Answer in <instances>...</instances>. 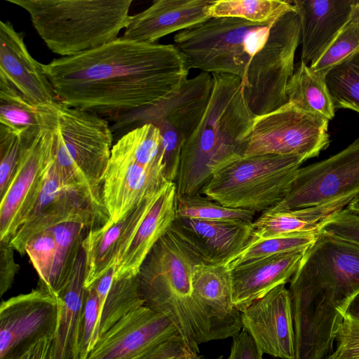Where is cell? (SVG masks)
<instances>
[{"mask_svg":"<svg viewBox=\"0 0 359 359\" xmlns=\"http://www.w3.org/2000/svg\"><path fill=\"white\" fill-rule=\"evenodd\" d=\"M59 102L113 118L163 102L189 69L172 44L118 37L102 46L44 65Z\"/></svg>","mask_w":359,"mask_h":359,"instance_id":"6da1fadb","label":"cell"},{"mask_svg":"<svg viewBox=\"0 0 359 359\" xmlns=\"http://www.w3.org/2000/svg\"><path fill=\"white\" fill-rule=\"evenodd\" d=\"M295 359H325L359 293V245L320 233L290 281Z\"/></svg>","mask_w":359,"mask_h":359,"instance_id":"7a4b0ae2","label":"cell"},{"mask_svg":"<svg viewBox=\"0 0 359 359\" xmlns=\"http://www.w3.org/2000/svg\"><path fill=\"white\" fill-rule=\"evenodd\" d=\"M212 75L207 108L182 148L175 181L177 197L199 193L215 173L243 157V142L256 116L245 100L241 77Z\"/></svg>","mask_w":359,"mask_h":359,"instance_id":"3957f363","label":"cell"},{"mask_svg":"<svg viewBox=\"0 0 359 359\" xmlns=\"http://www.w3.org/2000/svg\"><path fill=\"white\" fill-rule=\"evenodd\" d=\"M199 255L169 228L142 262L137 278L144 306L165 316L189 347L218 340L212 325L194 297V266Z\"/></svg>","mask_w":359,"mask_h":359,"instance_id":"277c9868","label":"cell"},{"mask_svg":"<svg viewBox=\"0 0 359 359\" xmlns=\"http://www.w3.org/2000/svg\"><path fill=\"white\" fill-rule=\"evenodd\" d=\"M26 11L48 49L69 57L117 39L132 0H6Z\"/></svg>","mask_w":359,"mask_h":359,"instance_id":"5b68a950","label":"cell"},{"mask_svg":"<svg viewBox=\"0 0 359 359\" xmlns=\"http://www.w3.org/2000/svg\"><path fill=\"white\" fill-rule=\"evenodd\" d=\"M53 170L65 187L76 189L105 208L103 180L112 149L113 131L107 119L57 102ZM106 209V208H105Z\"/></svg>","mask_w":359,"mask_h":359,"instance_id":"8992f818","label":"cell"},{"mask_svg":"<svg viewBox=\"0 0 359 359\" xmlns=\"http://www.w3.org/2000/svg\"><path fill=\"white\" fill-rule=\"evenodd\" d=\"M272 27L236 18H210L177 32L174 45L188 68L245 78L248 64Z\"/></svg>","mask_w":359,"mask_h":359,"instance_id":"52a82bcc","label":"cell"},{"mask_svg":"<svg viewBox=\"0 0 359 359\" xmlns=\"http://www.w3.org/2000/svg\"><path fill=\"white\" fill-rule=\"evenodd\" d=\"M306 161L298 156H243L215 173L200 193L225 207L264 212L286 196Z\"/></svg>","mask_w":359,"mask_h":359,"instance_id":"ba28073f","label":"cell"},{"mask_svg":"<svg viewBox=\"0 0 359 359\" xmlns=\"http://www.w3.org/2000/svg\"><path fill=\"white\" fill-rule=\"evenodd\" d=\"M212 88V75L201 72L187 79L174 95L163 102L113 118L112 131L126 133L147 123L157 127L162 137L163 176L167 182H175L183 146L198 126Z\"/></svg>","mask_w":359,"mask_h":359,"instance_id":"9c48e42d","label":"cell"},{"mask_svg":"<svg viewBox=\"0 0 359 359\" xmlns=\"http://www.w3.org/2000/svg\"><path fill=\"white\" fill-rule=\"evenodd\" d=\"M300 39L299 19L293 10L272 26L264 45L250 61L242 81L245 100L255 115L270 113L287 102L286 89L294 74Z\"/></svg>","mask_w":359,"mask_h":359,"instance_id":"30bf717a","label":"cell"},{"mask_svg":"<svg viewBox=\"0 0 359 359\" xmlns=\"http://www.w3.org/2000/svg\"><path fill=\"white\" fill-rule=\"evenodd\" d=\"M329 120L287 102L277 109L256 116L243 142V156L264 154L317 157L330 142Z\"/></svg>","mask_w":359,"mask_h":359,"instance_id":"8fae6325","label":"cell"},{"mask_svg":"<svg viewBox=\"0 0 359 359\" xmlns=\"http://www.w3.org/2000/svg\"><path fill=\"white\" fill-rule=\"evenodd\" d=\"M57 114L36 133H25L18 165L0 202V241L10 243L34 205L53 163Z\"/></svg>","mask_w":359,"mask_h":359,"instance_id":"7c38bea8","label":"cell"},{"mask_svg":"<svg viewBox=\"0 0 359 359\" xmlns=\"http://www.w3.org/2000/svg\"><path fill=\"white\" fill-rule=\"evenodd\" d=\"M109 218L105 208L82 192L62 185L51 166L37 201L9 243L23 255L29 239L45 230L67 222L81 223L94 229L104 226Z\"/></svg>","mask_w":359,"mask_h":359,"instance_id":"4fadbf2b","label":"cell"},{"mask_svg":"<svg viewBox=\"0 0 359 359\" xmlns=\"http://www.w3.org/2000/svg\"><path fill=\"white\" fill-rule=\"evenodd\" d=\"M359 195V137L330 157L299 168L286 196L271 209L290 210Z\"/></svg>","mask_w":359,"mask_h":359,"instance_id":"5bb4252c","label":"cell"},{"mask_svg":"<svg viewBox=\"0 0 359 359\" xmlns=\"http://www.w3.org/2000/svg\"><path fill=\"white\" fill-rule=\"evenodd\" d=\"M60 315L58 299L41 285L1 302L0 359L21 346L53 337Z\"/></svg>","mask_w":359,"mask_h":359,"instance_id":"9a60e30c","label":"cell"},{"mask_svg":"<svg viewBox=\"0 0 359 359\" xmlns=\"http://www.w3.org/2000/svg\"><path fill=\"white\" fill-rule=\"evenodd\" d=\"M243 329L263 353L295 359V334L289 290L280 285L241 311Z\"/></svg>","mask_w":359,"mask_h":359,"instance_id":"2e32d148","label":"cell"},{"mask_svg":"<svg viewBox=\"0 0 359 359\" xmlns=\"http://www.w3.org/2000/svg\"><path fill=\"white\" fill-rule=\"evenodd\" d=\"M177 334H180L172 322L144 305L130 311L103 334L87 359H138Z\"/></svg>","mask_w":359,"mask_h":359,"instance_id":"e0dca14e","label":"cell"},{"mask_svg":"<svg viewBox=\"0 0 359 359\" xmlns=\"http://www.w3.org/2000/svg\"><path fill=\"white\" fill-rule=\"evenodd\" d=\"M252 222L176 217L170 229L206 264H226L252 241Z\"/></svg>","mask_w":359,"mask_h":359,"instance_id":"ac0fdd59","label":"cell"},{"mask_svg":"<svg viewBox=\"0 0 359 359\" xmlns=\"http://www.w3.org/2000/svg\"><path fill=\"white\" fill-rule=\"evenodd\" d=\"M0 78L7 81L29 102L51 105L58 102L44 65L36 60L25 43L22 34L8 21H0Z\"/></svg>","mask_w":359,"mask_h":359,"instance_id":"d6986e66","label":"cell"},{"mask_svg":"<svg viewBox=\"0 0 359 359\" xmlns=\"http://www.w3.org/2000/svg\"><path fill=\"white\" fill-rule=\"evenodd\" d=\"M168 182L161 172L111 151L102 184L103 203L109 217L104 226L121 220L147 195Z\"/></svg>","mask_w":359,"mask_h":359,"instance_id":"ffe728a7","label":"cell"},{"mask_svg":"<svg viewBox=\"0 0 359 359\" xmlns=\"http://www.w3.org/2000/svg\"><path fill=\"white\" fill-rule=\"evenodd\" d=\"M194 297L209 318L218 340L234 337L243 329L234 305L231 270L226 264L201 262L194 269Z\"/></svg>","mask_w":359,"mask_h":359,"instance_id":"44dd1931","label":"cell"},{"mask_svg":"<svg viewBox=\"0 0 359 359\" xmlns=\"http://www.w3.org/2000/svg\"><path fill=\"white\" fill-rule=\"evenodd\" d=\"M211 0H158L131 15L121 39L156 43L161 38L201 23L210 17Z\"/></svg>","mask_w":359,"mask_h":359,"instance_id":"7402d4cb","label":"cell"},{"mask_svg":"<svg viewBox=\"0 0 359 359\" xmlns=\"http://www.w3.org/2000/svg\"><path fill=\"white\" fill-rule=\"evenodd\" d=\"M161 188L147 195L118 222L89 231L82 242L86 257L85 287L90 286L115 266Z\"/></svg>","mask_w":359,"mask_h":359,"instance_id":"603a6c76","label":"cell"},{"mask_svg":"<svg viewBox=\"0 0 359 359\" xmlns=\"http://www.w3.org/2000/svg\"><path fill=\"white\" fill-rule=\"evenodd\" d=\"M307 249L273 255L231 270L233 298L241 312L280 285L290 283Z\"/></svg>","mask_w":359,"mask_h":359,"instance_id":"cb8c5ba5","label":"cell"},{"mask_svg":"<svg viewBox=\"0 0 359 359\" xmlns=\"http://www.w3.org/2000/svg\"><path fill=\"white\" fill-rule=\"evenodd\" d=\"M176 217V187L168 182L139 223L129 243L114 266V279L137 276L144 259Z\"/></svg>","mask_w":359,"mask_h":359,"instance_id":"d4e9b609","label":"cell"},{"mask_svg":"<svg viewBox=\"0 0 359 359\" xmlns=\"http://www.w3.org/2000/svg\"><path fill=\"white\" fill-rule=\"evenodd\" d=\"M357 0L292 1L299 16L301 61L311 62L345 24Z\"/></svg>","mask_w":359,"mask_h":359,"instance_id":"484cf974","label":"cell"},{"mask_svg":"<svg viewBox=\"0 0 359 359\" xmlns=\"http://www.w3.org/2000/svg\"><path fill=\"white\" fill-rule=\"evenodd\" d=\"M86 273V257L81 248L67 282L57 295L60 315L46 359H77Z\"/></svg>","mask_w":359,"mask_h":359,"instance_id":"4316f807","label":"cell"},{"mask_svg":"<svg viewBox=\"0 0 359 359\" xmlns=\"http://www.w3.org/2000/svg\"><path fill=\"white\" fill-rule=\"evenodd\" d=\"M355 197L348 195L310 207L264 212L252 222V237L265 238L298 233L318 231L330 217L346 208Z\"/></svg>","mask_w":359,"mask_h":359,"instance_id":"83f0119b","label":"cell"},{"mask_svg":"<svg viewBox=\"0 0 359 359\" xmlns=\"http://www.w3.org/2000/svg\"><path fill=\"white\" fill-rule=\"evenodd\" d=\"M55 104L35 105L0 78V125L3 126L20 133L39 132L55 118Z\"/></svg>","mask_w":359,"mask_h":359,"instance_id":"f1b7e54d","label":"cell"},{"mask_svg":"<svg viewBox=\"0 0 359 359\" xmlns=\"http://www.w3.org/2000/svg\"><path fill=\"white\" fill-rule=\"evenodd\" d=\"M325 78L301 61L287 86V102L306 112L332 119L336 109Z\"/></svg>","mask_w":359,"mask_h":359,"instance_id":"f546056e","label":"cell"},{"mask_svg":"<svg viewBox=\"0 0 359 359\" xmlns=\"http://www.w3.org/2000/svg\"><path fill=\"white\" fill-rule=\"evenodd\" d=\"M57 248L50 283L47 290L57 297L67 282L76 264L82 242L90 230L77 222H67L52 229Z\"/></svg>","mask_w":359,"mask_h":359,"instance_id":"4dcf8cb0","label":"cell"},{"mask_svg":"<svg viewBox=\"0 0 359 359\" xmlns=\"http://www.w3.org/2000/svg\"><path fill=\"white\" fill-rule=\"evenodd\" d=\"M144 305L140 292L137 276L114 279L99 311L93 348L98 339L120 320L133 310Z\"/></svg>","mask_w":359,"mask_h":359,"instance_id":"1f68e13d","label":"cell"},{"mask_svg":"<svg viewBox=\"0 0 359 359\" xmlns=\"http://www.w3.org/2000/svg\"><path fill=\"white\" fill-rule=\"evenodd\" d=\"M111 151L163 175L162 137L159 129L153 124H144L123 134Z\"/></svg>","mask_w":359,"mask_h":359,"instance_id":"d6a6232c","label":"cell"},{"mask_svg":"<svg viewBox=\"0 0 359 359\" xmlns=\"http://www.w3.org/2000/svg\"><path fill=\"white\" fill-rule=\"evenodd\" d=\"M295 10L292 1L218 0L208 8L210 18H236L272 27L283 15Z\"/></svg>","mask_w":359,"mask_h":359,"instance_id":"836d02e7","label":"cell"},{"mask_svg":"<svg viewBox=\"0 0 359 359\" xmlns=\"http://www.w3.org/2000/svg\"><path fill=\"white\" fill-rule=\"evenodd\" d=\"M359 53V0L345 24L332 41L311 62L310 69L325 76L334 67Z\"/></svg>","mask_w":359,"mask_h":359,"instance_id":"e575fe53","label":"cell"},{"mask_svg":"<svg viewBox=\"0 0 359 359\" xmlns=\"http://www.w3.org/2000/svg\"><path fill=\"white\" fill-rule=\"evenodd\" d=\"M318 231L276 236L252 241L226 265L233 269L259 259L294 250L308 249L316 241Z\"/></svg>","mask_w":359,"mask_h":359,"instance_id":"d590c367","label":"cell"},{"mask_svg":"<svg viewBox=\"0 0 359 359\" xmlns=\"http://www.w3.org/2000/svg\"><path fill=\"white\" fill-rule=\"evenodd\" d=\"M325 79L335 109L359 113V53L332 69Z\"/></svg>","mask_w":359,"mask_h":359,"instance_id":"8d00e7d4","label":"cell"},{"mask_svg":"<svg viewBox=\"0 0 359 359\" xmlns=\"http://www.w3.org/2000/svg\"><path fill=\"white\" fill-rule=\"evenodd\" d=\"M197 193L176 196V217L206 220H241L252 222L255 212L225 207Z\"/></svg>","mask_w":359,"mask_h":359,"instance_id":"74e56055","label":"cell"},{"mask_svg":"<svg viewBox=\"0 0 359 359\" xmlns=\"http://www.w3.org/2000/svg\"><path fill=\"white\" fill-rule=\"evenodd\" d=\"M56 239L52 229L32 236L25 248L39 278V285L47 289L50 283L56 255Z\"/></svg>","mask_w":359,"mask_h":359,"instance_id":"f35d334b","label":"cell"},{"mask_svg":"<svg viewBox=\"0 0 359 359\" xmlns=\"http://www.w3.org/2000/svg\"><path fill=\"white\" fill-rule=\"evenodd\" d=\"M24 133L0 125V198L6 194L16 171Z\"/></svg>","mask_w":359,"mask_h":359,"instance_id":"ab89813d","label":"cell"},{"mask_svg":"<svg viewBox=\"0 0 359 359\" xmlns=\"http://www.w3.org/2000/svg\"><path fill=\"white\" fill-rule=\"evenodd\" d=\"M335 341V349L325 359H359V321L344 317Z\"/></svg>","mask_w":359,"mask_h":359,"instance_id":"60d3db41","label":"cell"},{"mask_svg":"<svg viewBox=\"0 0 359 359\" xmlns=\"http://www.w3.org/2000/svg\"><path fill=\"white\" fill-rule=\"evenodd\" d=\"M319 232L359 245V212L346 208L327 219Z\"/></svg>","mask_w":359,"mask_h":359,"instance_id":"b9f144b4","label":"cell"},{"mask_svg":"<svg viewBox=\"0 0 359 359\" xmlns=\"http://www.w3.org/2000/svg\"><path fill=\"white\" fill-rule=\"evenodd\" d=\"M14 249L8 242L0 241V295L12 286L20 266L14 259Z\"/></svg>","mask_w":359,"mask_h":359,"instance_id":"7bdbcfd3","label":"cell"},{"mask_svg":"<svg viewBox=\"0 0 359 359\" xmlns=\"http://www.w3.org/2000/svg\"><path fill=\"white\" fill-rule=\"evenodd\" d=\"M262 356L263 353L252 337L242 330L233 337L230 353L226 359H263Z\"/></svg>","mask_w":359,"mask_h":359,"instance_id":"ee69618b","label":"cell"},{"mask_svg":"<svg viewBox=\"0 0 359 359\" xmlns=\"http://www.w3.org/2000/svg\"><path fill=\"white\" fill-rule=\"evenodd\" d=\"M53 337L21 346L4 359H46Z\"/></svg>","mask_w":359,"mask_h":359,"instance_id":"f6af8a7d","label":"cell"},{"mask_svg":"<svg viewBox=\"0 0 359 359\" xmlns=\"http://www.w3.org/2000/svg\"><path fill=\"white\" fill-rule=\"evenodd\" d=\"M344 317L359 321V293L348 304Z\"/></svg>","mask_w":359,"mask_h":359,"instance_id":"bcb514c9","label":"cell"},{"mask_svg":"<svg viewBox=\"0 0 359 359\" xmlns=\"http://www.w3.org/2000/svg\"><path fill=\"white\" fill-rule=\"evenodd\" d=\"M347 208L351 211L359 212V195L355 196L348 205Z\"/></svg>","mask_w":359,"mask_h":359,"instance_id":"7dc6e473","label":"cell"},{"mask_svg":"<svg viewBox=\"0 0 359 359\" xmlns=\"http://www.w3.org/2000/svg\"><path fill=\"white\" fill-rule=\"evenodd\" d=\"M197 353H198L192 352V353H190L187 354L185 355H183V356L179 357V358H173V359H190V358H191L194 355H195Z\"/></svg>","mask_w":359,"mask_h":359,"instance_id":"c3c4849f","label":"cell"},{"mask_svg":"<svg viewBox=\"0 0 359 359\" xmlns=\"http://www.w3.org/2000/svg\"><path fill=\"white\" fill-rule=\"evenodd\" d=\"M191 359H203V358L200 356H196V357L192 358Z\"/></svg>","mask_w":359,"mask_h":359,"instance_id":"681fc988","label":"cell"}]
</instances>
